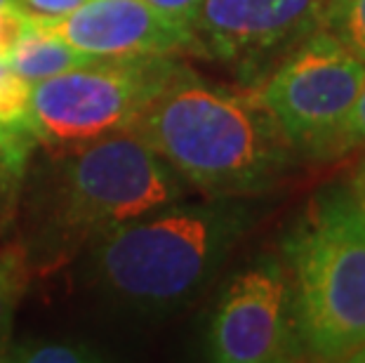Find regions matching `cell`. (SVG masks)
I'll list each match as a JSON object with an SVG mask.
<instances>
[{
	"instance_id": "cell-1",
	"label": "cell",
	"mask_w": 365,
	"mask_h": 363,
	"mask_svg": "<svg viewBox=\"0 0 365 363\" xmlns=\"http://www.w3.org/2000/svg\"><path fill=\"white\" fill-rule=\"evenodd\" d=\"M128 130L207 198L259 196L299 163L257 90L205 81L189 66Z\"/></svg>"
},
{
	"instance_id": "cell-2",
	"label": "cell",
	"mask_w": 365,
	"mask_h": 363,
	"mask_svg": "<svg viewBox=\"0 0 365 363\" xmlns=\"http://www.w3.org/2000/svg\"><path fill=\"white\" fill-rule=\"evenodd\" d=\"M184 182L135 135L104 137L78 151L48 156L29 173L24 236L29 267L50 274L130 220L186 198Z\"/></svg>"
},
{
	"instance_id": "cell-3",
	"label": "cell",
	"mask_w": 365,
	"mask_h": 363,
	"mask_svg": "<svg viewBox=\"0 0 365 363\" xmlns=\"http://www.w3.org/2000/svg\"><path fill=\"white\" fill-rule=\"evenodd\" d=\"M252 224L245 198H182L90 243V279L128 307L170 312L200 295Z\"/></svg>"
},
{
	"instance_id": "cell-4",
	"label": "cell",
	"mask_w": 365,
	"mask_h": 363,
	"mask_svg": "<svg viewBox=\"0 0 365 363\" xmlns=\"http://www.w3.org/2000/svg\"><path fill=\"white\" fill-rule=\"evenodd\" d=\"M304 359L351 361L365 347V210L323 189L281 241Z\"/></svg>"
},
{
	"instance_id": "cell-5",
	"label": "cell",
	"mask_w": 365,
	"mask_h": 363,
	"mask_svg": "<svg viewBox=\"0 0 365 363\" xmlns=\"http://www.w3.org/2000/svg\"><path fill=\"white\" fill-rule=\"evenodd\" d=\"M184 66L173 55L102 57L31 83L38 144L48 156H61L125 133Z\"/></svg>"
},
{
	"instance_id": "cell-6",
	"label": "cell",
	"mask_w": 365,
	"mask_h": 363,
	"mask_svg": "<svg viewBox=\"0 0 365 363\" xmlns=\"http://www.w3.org/2000/svg\"><path fill=\"white\" fill-rule=\"evenodd\" d=\"M363 81V61L318 29L278 61L257 92L299 160H330L344 153V126Z\"/></svg>"
},
{
	"instance_id": "cell-7",
	"label": "cell",
	"mask_w": 365,
	"mask_h": 363,
	"mask_svg": "<svg viewBox=\"0 0 365 363\" xmlns=\"http://www.w3.org/2000/svg\"><path fill=\"white\" fill-rule=\"evenodd\" d=\"M207 347L222 363L304 359L290 274L281 257L264 255L234 274L212 312Z\"/></svg>"
},
{
	"instance_id": "cell-8",
	"label": "cell",
	"mask_w": 365,
	"mask_h": 363,
	"mask_svg": "<svg viewBox=\"0 0 365 363\" xmlns=\"http://www.w3.org/2000/svg\"><path fill=\"white\" fill-rule=\"evenodd\" d=\"M325 0H200L189 31L193 55L264 81L287 52L321 29Z\"/></svg>"
},
{
	"instance_id": "cell-9",
	"label": "cell",
	"mask_w": 365,
	"mask_h": 363,
	"mask_svg": "<svg viewBox=\"0 0 365 363\" xmlns=\"http://www.w3.org/2000/svg\"><path fill=\"white\" fill-rule=\"evenodd\" d=\"M29 26L95 57L193 55V38L144 0H90L64 17L29 14Z\"/></svg>"
},
{
	"instance_id": "cell-10",
	"label": "cell",
	"mask_w": 365,
	"mask_h": 363,
	"mask_svg": "<svg viewBox=\"0 0 365 363\" xmlns=\"http://www.w3.org/2000/svg\"><path fill=\"white\" fill-rule=\"evenodd\" d=\"M38 149L31 83L0 61V231L17 220Z\"/></svg>"
},
{
	"instance_id": "cell-11",
	"label": "cell",
	"mask_w": 365,
	"mask_h": 363,
	"mask_svg": "<svg viewBox=\"0 0 365 363\" xmlns=\"http://www.w3.org/2000/svg\"><path fill=\"white\" fill-rule=\"evenodd\" d=\"M97 59L102 57L76 50L73 45L64 43L61 38L43 34V31H36L26 24V34L12 45V50L3 59V64L10 66L14 73H19L29 83H36L50 78V76H59L73 71V68L88 66Z\"/></svg>"
},
{
	"instance_id": "cell-12",
	"label": "cell",
	"mask_w": 365,
	"mask_h": 363,
	"mask_svg": "<svg viewBox=\"0 0 365 363\" xmlns=\"http://www.w3.org/2000/svg\"><path fill=\"white\" fill-rule=\"evenodd\" d=\"M34 272L29 267V257L24 245L19 241L10 243L0 250V361L12 339L14 312L19 307V300L24 297L29 281Z\"/></svg>"
},
{
	"instance_id": "cell-13",
	"label": "cell",
	"mask_w": 365,
	"mask_h": 363,
	"mask_svg": "<svg viewBox=\"0 0 365 363\" xmlns=\"http://www.w3.org/2000/svg\"><path fill=\"white\" fill-rule=\"evenodd\" d=\"M321 29L365 64V0H325Z\"/></svg>"
},
{
	"instance_id": "cell-14",
	"label": "cell",
	"mask_w": 365,
	"mask_h": 363,
	"mask_svg": "<svg viewBox=\"0 0 365 363\" xmlns=\"http://www.w3.org/2000/svg\"><path fill=\"white\" fill-rule=\"evenodd\" d=\"M95 349L81 342H64V339H38L26 337L14 342L10 339L3 354V361L19 363H90L99 361Z\"/></svg>"
},
{
	"instance_id": "cell-15",
	"label": "cell",
	"mask_w": 365,
	"mask_h": 363,
	"mask_svg": "<svg viewBox=\"0 0 365 363\" xmlns=\"http://www.w3.org/2000/svg\"><path fill=\"white\" fill-rule=\"evenodd\" d=\"M26 24H29V12H24L21 7L14 5L0 7V61L7 57L12 45L26 34Z\"/></svg>"
},
{
	"instance_id": "cell-16",
	"label": "cell",
	"mask_w": 365,
	"mask_h": 363,
	"mask_svg": "<svg viewBox=\"0 0 365 363\" xmlns=\"http://www.w3.org/2000/svg\"><path fill=\"white\" fill-rule=\"evenodd\" d=\"M365 146V81L361 85L359 95H356V102L351 106V113L346 118L344 126V140H341V151H351Z\"/></svg>"
},
{
	"instance_id": "cell-17",
	"label": "cell",
	"mask_w": 365,
	"mask_h": 363,
	"mask_svg": "<svg viewBox=\"0 0 365 363\" xmlns=\"http://www.w3.org/2000/svg\"><path fill=\"white\" fill-rule=\"evenodd\" d=\"M85 3L90 0H14L17 7L29 14H38V17H64Z\"/></svg>"
},
{
	"instance_id": "cell-18",
	"label": "cell",
	"mask_w": 365,
	"mask_h": 363,
	"mask_svg": "<svg viewBox=\"0 0 365 363\" xmlns=\"http://www.w3.org/2000/svg\"><path fill=\"white\" fill-rule=\"evenodd\" d=\"M144 3L156 7L163 17H168L170 21L189 29L193 14H196L198 5H200V0H144Z\"/></svg>"
},
{
	"instance_id": "cell-19",
	"label": "cell",
	"mask_w": 365,
	"mask_h": 363,
	"mask_svg": "<svg viewBox=\"0 0 365 363\" xmlns=\"http://www.w3.org/2000/svg\"><path fill=\"white\" fill-rule=\"evenodd\" d=\"M349 191H351V196L356 198V203L365 210V158L361 160V165L356 168L351 182H349Z\"/></svg>"
},
{
	"instance_id": "cell-20",
	"label": "cell",
	"mask_w": 365,
	"mask_h": 363,
	"mask_svg": "<svg viewBox=\"0 0 365 363\" xmlns=\"http://www.w3.org/2000/svg\"><path fill=\"white\" fill-rule=\"evenodd\" d=\"M351 361H365V347H363L361 352H356V354H354V359H351Z\"/></svg>"
},
{
	"instance_id": "cell-21",
	"label": "cell",
	"mask_w": 365,
	"mask_h": 363,
	"mask_svg": "<svg viewBox=\"0 0 365 363\" xmlns=\"http://www.w3.org/2000/svg\"><path fill=\"white\" fill-rule=\"evenodd\" d=\"M5 5H14V0H0V7H5ZM17 7V5H14Z\"/></svg>"
}]
</instances>
